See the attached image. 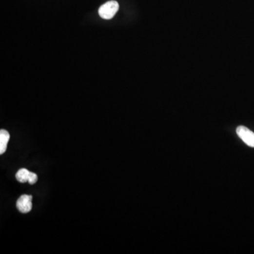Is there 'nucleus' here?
Instances as JSON below:
<instances>
[{"label": "nucleus", "instance_id": "nucleus-1", "mask_svg": "<svg viewBox=\"0 0 254 254\" xmlns=\"http://www.w3.org/2000/svg\"><path fill=\"white\" fill-rule=\"evenodd\" d=\"M119 4L115 0L107 1L102 4L98 9L99 15L104 20H111L115 17V14L119 10Z\"/></svg>", "mask_w": 254, "mask_h": 254}, {"label": "nucleus", "instance_id": "nucleus-2", "mask_svg": "<svg viewBox=\"0 0 254 254\" xmlns=\"http://www.w3.org/2000/svg\"><path fill=\"white\" fill-rule=\"evenodd\" d=\"M236 134L247 146L254 148V133L250 129L244 126H239L236 129Z\"/></svg>", "mask_w": 254, "mask_h": 254}, {"label": "nucleus", "instance_id": "nucleus-3", "mask_svg": "<svg viewBox=\"0 0 254 254\" xmlns=\"http://www.w3.org/2000/svg\"><path fill=\"white\" fill-rule=\"evenodd\" d=\"M32 195H22L17 202V208L22 214H28L32 209Z\"/></svg>", "mask_w": 254, "mask_h": 254}, {"label": "nucleus", "instance_id": "nucleus-4", "mask_svg": "<svg viewBox=\"0 0 254 254\" xmlns=\"http://www.w3.org/2000/svg\"><path fill=\"white\" fill-rule=\"evenodd\" d=\"M10 138V135L7 131L1 129L0 131V154L5 153L7 148V143Z\"/></svg>", "mask_w": 254, "mask_h": 254}, {"label": "nucleus", "instance_id": "nucleus-5", "mask_svg": "<svg viewBox=\"0 0 254 254\" xmlns=\"http://www.w3.org/2000/svg\"><path fill=\"white\" fill-rule=\"evenodd\" d=\"M30 175H31V172L28 171L26 169H20L17 172V175H16V178L20 183L28 182Z\"/></svg>", "mask_w": 254, "mask_h": 254}, {"label": "nucleus", "instance_id": "nucleus-6", "mask_svg": "<svg viewBox=\"0 0 254 254\" xmlns=\"http://www.w3.org/2000/svg\"><path fill=\"white\" fill-rule=\"evenodd\" d=\"M37 175L35 174L34 173H31V175H30L29 180H28V183H29L30 184H34L37 182Z\"/></svg>", "mask_w": 254, "mask_h": 254}]
</instances>
